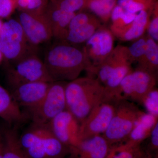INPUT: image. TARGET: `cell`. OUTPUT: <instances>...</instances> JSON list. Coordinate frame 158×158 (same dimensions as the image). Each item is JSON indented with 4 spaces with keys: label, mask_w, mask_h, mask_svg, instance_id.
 Instances as JSON below:
<instances>
[{
    "label": "cell",
    "mask_w": 158,
    "mask_h": 158,
    "mask_svg": "<svg viewBox=\"0 0 158 158\" xmlns=\"http://www.w3.org/2000/svg\"><path fill=\"white\" fill-rule=\"evenodd\" d=\"M53 82L73 81L87 66L83 48L62 41H56L46 50L43 61Z\"/></svg>",
    "instance_id": "cell-1"
},
{
    "label": "cell",
    "mask_w": 158,
    "mask_h": 158,
    "mask_svg": "<svg viewBox=\"0 0 158 158\" xmlns=\"http://www.w3.org/2000/svg\"><path fill=\"white\" fill-rule=\"evenodd\" d=\"M104 96L103 86L90 77H78L65 85L66 110L80 124Z\"/></svg>",
    "instance_id": "cell-2"
},
{
    "label": "cell",
    "mask_w": 158,
    "mask_h": 158,
    "mask_svg": "<svg viewBox=\"0 0 158 158\" xmlns=\"http://www.w3.org/2000/svg\"><path fill=\"white\" fill-rule=\"evenodd\" d=\"M125 52L124 46L114 48L101 64L86 69L87 76L98 81L105 89L104 99L110 100L126 76L133 70Z\"/></svg>",
    "instance_id": "cell-3"
},
{
    "label": "cell",
    "mask_w": 158,
    "mask_h": 158,
    "mask_svg": "<svg viewBox=\"0 0 158 158\" xmlns=\"http://www.w3.org/2000/svg\"><path fill=\"white\" fill-rule=\"evenodd\" d=\"M115 105L113 118L102 135L110 147L127 141L136 122L143 113L133 102L119 101Z\"/></svg>",
    "instance_id": "cell-4"
},
{
    "label": "cell",
    "mask_w": 158,
    "mask_h": 158,
    "mask_svg": "<svg viewBox=\"0 0 158 158\" xmlns=\"http://www.w3.org/2000/svg\"><path fill=\"white\" fill-rule=\"evenodd\" d=\"M157 78V75L136 68L123 79L110 101L126 100L142 104L145 96L156 88Z\"/></svg>",
    "instance_id": "cell-5"
},
{
    "label": "cell",
    "mask_w": 158,
    "mask_h": 158,
    "mask_svg": "<svg viewBox=\"0 0 158 158\" xmlns=\"http://www.w3.org/2000/svg\"><path fill=\"white\" fill-rule=\"evenodd\" d=\"M37 48L28 42L17 19H10L3 23L0 31V51L12 64L36 52Z\"/></svg>",
    "instance_id": "cell-6"
},
{
    "label": "cell",
    "mask_w": 158,
    "mask_h": 158,
    "mask_svg": "<svg viewBox=\"0 0 158 158\" xmlns=\"http://www.w3.org/2000/svg\"><path fill=\"white\" fill-rule=\"evenodd\" d=\"M67 82H51L42 101L35 107L28 110L34 124L48 125L57 115L66 110L65 87Z\"/></svg>",
    "instance_id": "cell-7"
},
{
    "label": "cell",
    "mask_w": 158,
    "mask_h": 158,
    "mask_svg": "<svg viewBox=\"0 0 158 158\" xmlns=\"http://www.w3.org/2000/svg\"><path fill=\"white\" fill-rule=\"evenodd\" d=\"M36 52L29 54L13 64L8 73V81L12 90L30 82H53L49 76L43 61Z\"/></svg>",
    "instance_id": "cell-8"
},
{
    "label": "cell",
    "mask_w": 158,
    "mask_h": 158,
    "mask_svg": "<svg viewBox=\"0 0 158 158\" xmlns=\"http://www.w3.org/2000/svg\"><path fill=\"white\" fill-rule=\"evenodd\" d=\"M115 107V103L113 102L104 99L101 101L80 124V140L102 135L113 118Z\"/></svg>",
    "instance_id": "cell-9"
},
{
    "label": "cell",
    "mask_w": 158,
    "mask_h": 158,
    "mask_svg": "<svg viewBox=\"0 0 158 158\" xmlns=\"http://www.w3.org/2000/svg\"><path fill=\"white\" fill-rule=\"evenodd\" d=\"M114 36L110 29L102 25L98 29L83 47L88 62L85 70L101 64L114 49Z\"/></svg>",
    "instance_id": "cell-10"
},
{
    "label": "cell",
    "mask_w": 158,
    "mask_h": 158,
    "mask_svg": "<svg viewBox=\"0 0 158 158\" xmlns=\"http://www.w3.org/2000/svg\"><path fill=\"white\" fill-rule=\"evenodd\" d=\"M16 19L21 26L28 42L32 46L37 48L53 38L50 26L43 13L19 11Z\"/></svg>",
    "instance_id": "cell-11"
},
{
    "label": "cell",
    "mask_w": 158,
    "mask_h": 158,
    "mask_svg": "<svg viewBox=\"0 0 158 158\" xmlns=\"http://www.w3.org/2000/svg\"><path fill=\"white\" fill-rule=\"evenodd\" d=\"M47 126L56 138L68 148L81 141L80 123L67 110L59 113Z\"/></svg>",
    "instance_id": "cell-12"
},
{
    "label": "cell",
    "mask_w": 158,
    "mask_h": 158,
    "mask_svg": "<svg viewBox=\"0 0 158 158\" xmlns=\"http://www.w3.org/2000/svg\"><path fill=\"white\" fill-rule=\"evenodd\" d=\"M51 83L35 81L23 84L13 89L11 95L19 107L30 110L39 104L45 97Z\"/></svg>",
    "instance_id": "cell-13"
},
{
    "label": "cell",
    "mask_w": 158,
    "mask_h": 158,
    "mask_svg": "<svg viewBox=\"0 0 158 158\" xmlns=\"http://www.w3.org/2000/svg\"><path fill=\"white\" fill-rule=\"evenodd\" d=\"M110 145L102 135L81 140L69 148L71 158H106Z\"/></svg>",
    "instance_id": "cell-14"
},
{
    "label": "cell",
    "mask_w": 158,
    "mask_h": 158,
    "mask_svg": "<svg viewBox=\"0 0 158 158\" xmlns=\"http://www.w3.org/2000/svg\"><path fill=\"white\" fill-rule=\"evenodd\" d=\"M153 10L140 11L130 23L119 28H110V31L114 37L121 41H134L144 35L147 31Z\"/></svg>",
    "instance_id": "cell-15"
},
{
    "label": "cell",
    "mask_w": 158,
    "mask_h": 158,
    "mask_svg": "<svg viewBox=\"0 0 158 158\" xmlns=\"http://www.w3.org/2000/svg\"><path fill=\"white\" fill-rule=\"evenodd\" d=\"M43 13L50 26L53 38L56 41H62L71 20L76 13L62 11L52 5L50 1Z\"/></svg>",
    "instance_id": "cell-16"
},
{
    "label": "cell",
    "mask_w": 158,
    "mask_h": 158,
    "mask_svg": "<svg viewBox=\"0 0 158 158\" xmlns=\"http://www.w3.org/2000/svg\"><path fill=\"white\" fill-rule=\"evenodd\" d=\"M0 116L10 124H19L26 119L19 106L11 94L0 86Z\"/></svg>",
    "instance_id": "cell-17"
},
{
    "label": "cell",
    "mask_w": 158,
    "mask_h": 158,
    "mask_svg": "<svg viewBox=\"0 0 158 158\" xmlns=\"http://www.w3.org/2000/svg\"><path fill=\"white\" fill-rule=\"evenodd\" d=\"M102 23L100 20L96 17L86 24L69 30L64 39L61 41L77 46L85 44L92 37L97 30L103 25Z\"/></svg>",
    "instance_id": "cell-18"
},
{
    "label": "cell",
    "mask_w": 158,
    "mask_h": 158,
    "mask_svg": "<svg viewBox=\"0 0 158 158\" xmlns=\"http://www.w3.org/2000/svg\"><path fill=\"white\" fill-rule=\"evenodd\" d=\"M157 122V117L143 112L136 122L127 141L140 145L142 141L149 137L153 127Z\"/></svg>",
    "instance_id": "cell-19"
},
{
    "label": "cell",
    "mask_w": 158,
    "mask_h": 158,
    "mask_svg": "<svg viewBox=\"0 0 158 158\" xmlns=\"http://www.w3.org/2000/svg\"><path fill=\"white\" fill-rule=\"evenodd\" d=\"M147 35V47L142 59L138 62L137 68L157 75L158 70V45Z\"/></svg>",
    "instance_id": "cell-20"
},
{
    "label": "cell",
    "mask_w": 158,
    "mask_h": 158,
    "mask_svg": "<svg viewBox=\"0 0 158 158\" xmlns=\"http://www.w3.org/2000/svg\"><path fill=\"white\" fill-rule=\"evenodd\" d=\"M144 155L140 145L126 141L111 146L106 158H141Z\"/></svg>",
    "instance_id": "cell-21"
},
{
    "label": "cell",
    "mask_w": 158,
    "mask_h": 158,
    "mask_svg": "<svg viewBox=\"0 0 158 158\" xmlns=\"http://www.w3.org/2000/svg\"><path fill=\"white\" fill-rule=\"evenodd\" d=\"M117 0H88L86 10L96 15L103 23L110 19L111 13Z\"/></svg>",
    "instance_id": "cell-22"
},
{
    "label": "cell",
    "mask_w": 158,
    "mask_h": 158,
    "mask_svg": "<svg viewBox=\"0 0 158 158\" xmlns=\"http://www.w3.org/2000/svg\"><path fill=\"white\" fill-rule=\"evenodd\" d=\"M158 0H117L116 5L126 11L137 14L141 11H153Z\"/></svg>",
    "instance_id": "cell-23"
},
{
    "label": "cell",
    "mask_w": 158,
    "mask_h": 158,
    "mask_svg": "<svg viewBox=\"0 0 158 158\" xmlns=\"http://www.w3.org/2000/svg\"><path fill=\"white\" fill-rule=\"evenodd\" d=\"M147 35H143L134 40L130 46H124L125 52L128 61L132 64L138 63L144 56L147 47Z\"/></svg>",
    "instance_id": "cell-24"
},
{
    "label": "cell",
    "mask_w": 158,
    "mask_h": 158,
    "mask_svg": "<svg viewBox=\"0 0 158 158\" xmlns=\"http://www.w3.org/2000/svg\"><path fill=\"white\" fill-rule=\"evenodd\" d=\"M7 147L3 154V158H26L15 128L7 133Z\"/></svg>",
    "instance_id": "cell-25"
},
{
    "label": "cell",
    "mask_w": 158,
    "mask_h": 158,
    "mask_svg": "<svg viewBox=\"0 0 158 158\" xmlns=\"http://www.w3.org/2000/svg\"><path fill=\"white\" fill-rule=\"evenodd\" d=\"M137 14L128 12L116 5L111 13L110 19L112 23L110 28H119L128 24L135 19Z\"/></svg>",
    "instance_id": "cell-26"
},
{
    "label": "cell",
    "mask_w": 158,
    "mask_h": 158,
    "mask_svg": "<svg viewBox=\"0 0 158 158\" xmlns=\"http://www.w3.org/2000/svg\"><path fill=\"white\" fill-rule=\"evenodd\" d=\"M50 3L62 11L76 13L86 10L88 0H50Z\"/></svg>",
    "instance_id": "cell-27"
},
{
    "label": "cell",
    "mask_w": 158,
    "mask_h": 158,
    "mask_svg": "<svg viewBox=\"0 0 158 158\" xmlns=\"http://www.w3.org/2000/svg\"><path fill=\"white\" fill-rule=\"evenodd\" d=\"M50 0H16L19 11L35 14H42Z\"/></svg>",
    "instance_id": "cell-28"
},
{
    "label": "cell",
    "mask_w": 158,
    "mask_h": 158,
    "mask_svg": "<svg viewBox=\"0 0 158 158\" xmlns=\"http://www.w3.org/2000/svg\"><path fill=\"white\" fill-rule=\"evenodd\" d=\"M142 104L148 113L158 117V90L156 88H154L145 96Z\"/></svg>",
    "instance_id": "cell-29"
},
{
    "label": "cell",
    "mask_w": 158,
    "mask_h": 158,
    "mask_svg": "<svg viewBox=\"0 0 158 158\" xmlns=\"http://www.w3.org/2000/svg\"><path fill=\"white\" fill-rule=\"evenodd\" d=\"M147 31L149 37L158 41V3L156 5L151 16Z\"/></svg>",
    "instance_id": "cell-30"
},
{
    "label": "cell",
    "mask_w": 158,
    "mask_h": 158,
    "mask_svg": "<svg viewBox=\"0 0 158 158\" xmlns=\"http://www.w3.org/2000/svg\"><path fill=\"white\" fill-rule=\"evenodd\" d=\"M16 9V0H0V18L10 17Z\"/></svg>",
    "instance_id": "cell-31"
},
{
    "label": "cell",
    "mask_w": 158,
    "mask_h": 158,
    "mask_svg": "<svg viewBox=\"0 0 158 158\" xmlns=\"http://www.w3.org/2000/svg\"><path fill=\"white\" fill-rule=\"evenodd\" d=\"M150 137V143L153 149L157 150L158 148V122L156 123L152 130L149 137Z\"/></svg>",
    "instance_id": "cell-32"
},
{
    "label": "cell",
    "mask_w": 158,
    "mask_h": 158,
    "mask_svg": "<svg viewBox=\"0 0 158 158\" xmlns=\"http://www.w3.org/2000/svg\"><path fill=\"white\" fill-rule=\"evenodd\" d=\"M3 23L2 22L1 20L0 19V31H1V29H2V27Z\"/></svg>",
    "instance_id": "cell-33"
},
{
    "label": "cell",
    "mask_w": 158,
    "mask_h": 158,
    "mask_svg": "<svg viewBox=\"0 0 158 158\" xmlns=\"http://www.w3.org/2000/svg\"><path fill=\"white\" fill-rule=\"evenodd\" d=\"M3 57L1 51H0V62H1V61H2Z\"/></svg>",
    "instance_id": "cell-34"
},
{
    "label": "cell",
    "mask_w": 158,
    "mask_h": 158,
    "mask_svg": "<svg viewBox=\"0 0 158 158\" xmlns=\"http://www.w3.org/2000/svg\"><path fill=\"white\" fill-rule=\"evenodd\" d=\"M147 158H152V157L151 156H150L149 155H148V156H147Z\"/></svg>",
    "instance_id": "cell-35"
},
{
    "label": "cell",
    "mask_w": 158,
    "mask_h": 158,
    "mask_svg": "<svg viewBox=\"0 0 158 158\" xmlns=\"http://www.w3.org/2000/svg\"><path fill=\"white\" fill-rule=\"evenodd\" d=\"M147 156L144 155V156H143L141 158H147Z\"/></svg>",
    "instance_id": "cell-36"
}]
</instances>
